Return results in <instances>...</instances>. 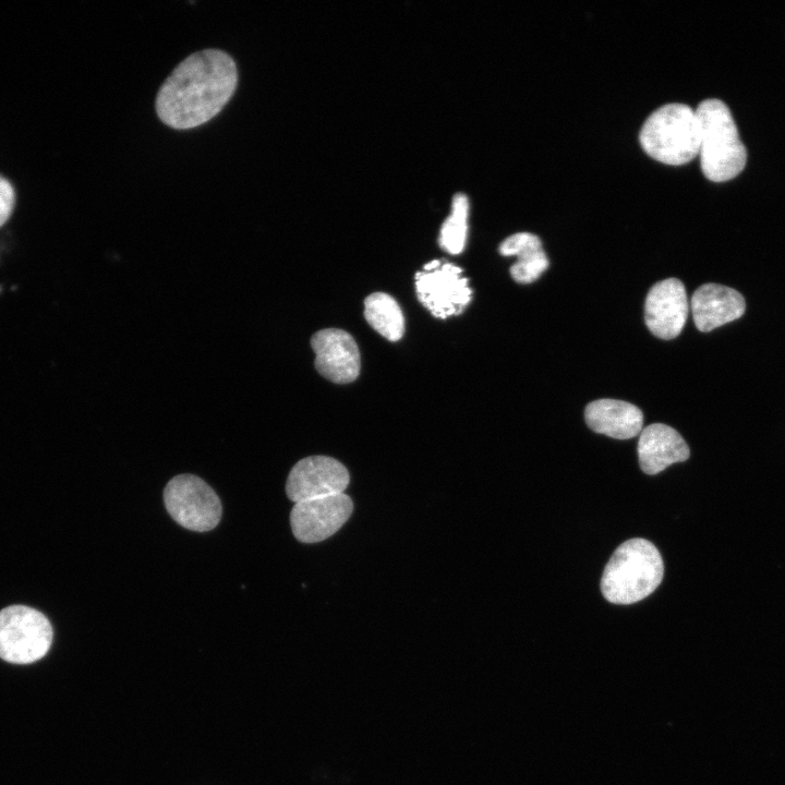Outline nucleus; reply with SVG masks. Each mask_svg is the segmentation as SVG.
Wrapping results in <instances>:
<instances>
[{
  "instance_id": "9b49d317",
  "label": "nucleus",
  "mask_w": 785,
  "mask_h": 785,
  "mask_svg": "<svg viewBox=\"0 0 785 785\" xmlns=\"http://www.w3.org/2000/svg\"><path fill=\"white\" fill-rule=\"evenodd\" d=\"M689 303L683 282L667 278L656 282L648 292L644 319L649 330L661 339H673L683 330Z\"/></svg>"
},
{
  "instance_id": "f03ea898",
  "label": "nucleus",
  "mask_w": 785,
  "mask_h": 785,
  "mask_svg": "<svg viewBox=\"0 0 785 785\" xmlns=\"http://www.w3.org/2000/svg\"><path fill=\"white\" fill-rule=\"evenodd\" d=\"M663 575V559L654 544L644 539H630L616 548L606 564L601 591L611 603L633 604L650 595Z\"/></svg>"
},
{
  "instance_id": "20e7f679",
  "label": "nucleus",
  "mask_w": 785,
  "mask_h": 785,
  "mask_svg": "<svg viewBox=\"0 0 785 785\" xmlns=\"http://www.w3.org/2000/svg\"><path fill=\"white\" fill-rule=\"evenodd\" d=\"M639 141L653 159L672 166L691 161L699 155L700 125L696 111L685 104H667L653 111L643 123Z\"/></svg>"
},
{
  "instance_id": "2eb2a0df",
  "label": "nucleus",
  "mask_w": 785,
  "mask_h": 785,
  "mask_svg": "<svg viewBox=\"0 0 785 785\" xmlns=\"http://www.w3.org/2000/svg\"><path fill=\"white\" fill-rule=\"evenodd\" d=\"M504 256H517L510 267V275L518 283L535 281L548 267V258L538 235L530 232H518L505 239L499 245Z\"/></svg>"
},
{
  "instance_id": "6e6552de",
  "label": "nucleus",
  "mask_w": 785,
  "mask_h": 785,
  "mask_svg": "<svg viewBox=\"0 0 785 785\" xmlns=\"http://www.w3.org/2000/svg\"><path fill=\"white\" fill-rule=\"evenodd\" d=\"M352 510L345 493L295 503L290 512L293 535L303 543L324 541L346 523Z\"/></svg>"
},
{
  "instance_id": "0eeeda50",
  "label": "nucleus",
  "mask_w": 785,
  "mask_h": 785,
  "mask_svg": "<svg viewBox=\"0 0 785 785\" xmlns=\"http://www.w3.org/2000/svg\"><path fill=\"white\" fill-rule=\"evenodd\" d=\"M462 271L452 263L434 259L415 274L418 299L435 317L459 315L470 303L472 289Z\"/></svg>"
},
{
  "instance_id": "f3484780",
  "label": "nucleus",
  "mask_w": 785,
  "mask_h": 785,
  "mask_svg": "<svg viewBox=\"0 0 785 785\" xmlns=\"http://www.w3.org/2000/svg\"><path fill=\"white\" fill-rule=\"evenodd\" d=\"M469 201L466 194L457 193L452 197L451 214L444 221L438 243L449 254L463 251L468 234Z\"/></svg>"
},
{
  "instance_id": "f8f14e48",
  "label": "nucleus",
  "mask_w": 785,
  "mask_h": 785,
  "mask_svg": "<svg viewBox=\"0 0 785 785\" xmlns=\"http://www.w3.org/2000/svg\"><path fill=\"white\" fill-rule=\"evenodd\" d=\"M690 309L696 327L711 331L739 318L746 309L744 297L733 288L705 283L691 297Z\"/></svg>"
},
{
  "instance_id": "4468645a",
  "label": "nucleus",
  "mask_w": 785,
  "mask_h": 785,
  "mask_svg": "<svg viewBox=\"0 0 785 785\" xmlns=\"http://www.w3.org/2000/svg\"><path fill=\"white\" fill-rule=\"evenodd\" d=\"M588 426L595 433L616 439H628L642 431V411L632 403L616 399H597L584 410Z\"/></svg>"
},
{
  "instance_id": "9d476101",
  "label": "nucleus",
  "mask_w": 785,
  "mask_h": 785,
  "mask_svg": "<svg viewBox=\"0 0 785 785\" xmlns=\"http://www.w3.org/2000/svg\"><path fill=\"white\" fill-rule=\"evenodd\" d=\"M317 372L337 384L353 382L360 374V352L353 337L337 328L322 329L311 338Z\"/></svg>"
},
{
  "instance_id": "a211bd4d",
  "label": "nucleus",
  "mask_w": 785,
  "mask_h": 785,
  "mask_svg": "<svg viewBox=\"0 0 785 785\" xmlns=\"http://www.w3.org/2000/svg\"><path fill=\"white\" fill-rule=\"evenodd\" d=\"M15 206V191L12 184L0 174V227L10 218Z\"/></svg>"
},
{
  "instance_id": "dca6fc26",
  "label": "nucleus",
  "mask_w": 785,
  "mask_h": 785,
  "mask_svg": "<svg viewBox=\"0 0 785 785\" xmlns=\"http://www.w3.org/2000/svg\"><path fill=\"white\" fill-rule=\"evenodd\" d=\"M364 316L378 334L390 341L402 338L404 317L397 301L384 292H375L364 301Z\"/></svg>"
},
{
  "instance_id": "7ed1b4c3",
  "label": "nucleus",
  "mask_w": 785,
  "mask_h": 785,
  "mask_svg": "<svg viewBox=\"0 0 785 785\" xmlns=\"http://www.w3.org/2000/svg\"><path fill=\"white\" fill-rule=\"evenodd\" d=\"M696 114L700 125L701 169L713 182L735 178L746 166L747 152L728 107L710 98L701 101Z\"/></svg>"
},
{
  "instance_id": "39448f33",
  "label": "nucleus",
  "mask_w": 785,
  "mask_h": 785,
  "mask_svg": "<svg viewBox=\"0 0 785 785\" xmlns=\"http://www.w3.org/2000/svg\"><path fill=\"white\" fill-rule=\"evenodd\" d=\"M52 626L39 611L11 605L0 611V659L13 664L34 663L52 643Z\"/></svg>"
},
{
  "instance_id": "f257e3e1",
  "label": "nucleus",
  "mask_w": 785,
  "mask_h": 785,
  "mask_svg": "<svg viewBox=\"0 0 785 785\" xmlns=\"http://www.w3.org/2000/svg\"><path fill=\"white\" fill-rule=\"evenodd\" d=\"M237 83V65L228 53L197 51L180 62L159 88L157 116L177 130L196 128L221 111Z\"/></svg>"
},
{
  "instance_id": "1a4fd4ad",
  "label": "nucleus",
  "mask_w": 785,
  "mask_h": 785,
  "mask_svg": "<svg viewBox=\"0 0 785 785\" xmlns=\"http://www.w3.org/2000/svg\"><path fill=\"white\" fill-rule=\"evenodd\" d=\"M347 468L328 456H311L298 461L286 484L290 500L300 503L313 498L341 494L349 485Z\"/></svg>"
},
{
  "instance_id": "423d86ee",
  "label": "nucleus",
  "mask_w": 785,
  "mask_h": 785,
  "mask_svg": "<svg viewBox=\"0 0 785 785\" xmlns=\"http://www.w3.org/2000/svg\"><path fill=\"white\" fill-rule=\"evenodd\" d=\"M164 500L172 519L185 529L205 532L221 518V503L215 491L201 478L180 474L165 487Z\"/></svg>"
},
{
  "instance_id": "ddd939ff",
  "label": "nucleus",
  "mask_w": 785,
  "mask_h": 785,
  "mask_svg": "<svg viewBox=\"0 0 785 785\" xmlns=\"http://www.w3.org/2000/svg\"><path fill=\"white\" fill-rule=\"evenodd\" d=\"M689 456L690 450L683 436L666 424H650L640 433L638 457L645 474H657L673 463L687 460Z\"/></svg>"
}]
</instances>
